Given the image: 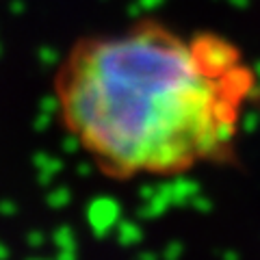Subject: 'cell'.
<instances>
[{
	"instance_id": "6da1fadb",
	"label": "cell",
	"mask_w": 260,
	"mask_h": 260,
	"mask_svg": "<svg viewBox=\"0 0 260 260\" xmlns=\"http://www.w3.org/2000/svg\"><path fill=\"white\" fill-rule=\"evenodd\" d=\"M50 93L59 126L100 176L162 180L234 160L260 74L225 32L139 15L76 37Z\"/></svg>"
}]
</instances>
